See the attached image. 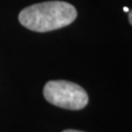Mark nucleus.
I'll return each instance as SVG.
<instances>
[{
	"mask_svg": "<svg viewBox=\"0 0 132 132\" xmlns=\"http://www.w3.org/2000/svg\"><path fill=\"white\" fill-rule=\"evenodd\" d=\"M77 18V10L65 1H45L27 7L20 12L19 21L35 32H48L69 26Z\"/></svg>",
	"mask_w": 132,
	"mask_h": 132,
	"instance_id": "1",
	"label": "nucleus"
},
{
	"mask_svg": "<svg viewBox=\"0 0 132 132\" xmlns=\"http://www.w3.org/2000/svg\"><path fill=\"white\" fill-rule=\"evenodd\" d=\"M43 95L50 104L68 110H80L88 104L86 90L68 80L47 81L44 86Z\"/></svg>",
	"mask_w": 132,
	"mask_h": 132,
	"instance_id": "2",
	"label": "nucleus"
},
{
	"mask_svg": "<svg viewBox=\"0 0 132 132\" xmlns=\"http://www.w3.org/2000/svg\"><path fill=\"white\" fill-rule=\"evenodd\" d=\"M129 22H130V24L132 26V10L129 11Z\"/></svg>",
	"mask_w": 132,
	"mask_h": 132,
	"instance_id": "3",
	"label": "nucleus"
},
{
	"mask_svg": "<svg viewBox=\"0 0 132 132\" xmlns=\"http://www.w3.org/2000/svg\"><path fill=\"white\" fill-rule=\"evenodd\" d=\"M63 132H84V131H79V130H73V129H68V130H64Z\"/></svg>",
	"mask_w": 132,
	"mask_h": 132,
	"instance_id": "4",
	"label": "nucleus"
},
{
	"mask_svg": "<svg viewBox=\"0 0 132 132\" xmlns=\"http://www.w3.org/2000/svg\"><path fill=\"white\" fill-rule=\"evenodd\" d=\"M123 10H125V12H129V11H130V10H129V8H127V7L123 8Z\"/></svg>",
	"mask_w": 132,
	"mask_h": 132,
	"instance_id": "5",
	"label": "nucleus"
}]
</instances>
